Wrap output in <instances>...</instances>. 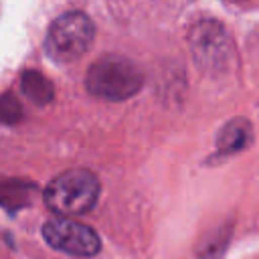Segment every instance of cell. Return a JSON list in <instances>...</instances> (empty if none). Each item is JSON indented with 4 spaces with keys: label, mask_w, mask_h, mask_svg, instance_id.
I'll use <instances>...</instances> for the list:
<instances>
[{
    "label": "cell",
    "mask_w": 259,
    "mask_h": 259,
    "mask_svg": "<svg viewBox=\"0 0 259 259\" xmlns=\"http://www.w3.org/2000/svg\"><path fill=\"white\" fill-rule=\"evenodd\" d=\"M99 178L85 168H71L49 182L45 188V204L63 219L91 210L99 198Z\"/></svg>",
    "instance_id": "obj_1"
},
{
    "label": "cell",
    "mask_w": 259,
    "mask_h": 259,
    "mask_svg": "<svg viewBox=\"0 0 259 259\" xmlns=\"http://www.w3.org/2000/svg\"><path fill=\"white\" fill-rule=\"evenodd\" d=\"M87 91L109 101H123L136 95L144 85V73L136 63L119 55L97 59L85 77Z\"/></svg>",
    "instance_id": "obj_2"
},
{
    "label": "cell",
    "mask_w": 259,
    "mask_h": 259,
    "mask_svg": "<svg viewBox=\"0 0 259 259\" xmlns=\"http://www.w3.org/2000/svg\"><path fill=\"white\" fill-rule=\"evenodd\" d=\"M95 36V24L85 12H65L49 26L45 49L57 63H71L87 53Z\"/></svg>",
    "instance_id": "obj_3"
},
{
    "label": "cell",
    "mask_w": 259,
    "mask_h": 259,
    "mask_svg": "<svg viewBox=\"0 0 259 259\" xmlns=\"http://www.w3.org/2000/svg\"><path fill=\"white\" fill-rule=\"evenodd\" d=\"M188 47L204 73H225L235 59L233 40L217 20H198L188 32Z\"/></svg>",
    "instance_id": "obj_4"
},
{
    "label": "cell",
    "mask_w": 259,
    "mask_h": 259,
    "mask_svg": "<svg viewBox=\"0 0 259 259\" xmlns=\"http://www.w3.org/2000/svg\"><path fill=\"white\" fill-rule=\"evenodd\" d=\"M42 237L51 247L77 257H91L101 249L99 235L91 227L73 219L57 217L47 221L42 225Z\"/></svg>",
    "instance_id": "obj_5"
},
{
    "label": "cell",
    "mask_w": 259,
    "mask_h": 259,
    "mask_svg": "<svg viewBox=\"0 0 259 259\" xmlns=\"http://www.w3.org/2000/svg\"><path fill=\"white\" fill-rule=\"evenodd\" d=\"M253 140V130L251 123L245 117H233L227 121L219 136H217V148L221 154H235L243 148H247Z\"/></svg>",
    "instance_id": "obj_6"
},
{
    "label": "cell",
    "mask_w": 259,
    "mask_h": 259,
    "mask_svg": "<svg viewBox=\"0 0 259 259\" xmlns=\"http://www.w3.org/2000/svg\"><path fill=\"white\" fill-rule=\"evenodd\" d=\"M36 186L26 182V180H16V178H2L0 180V204L4 208H20L30 204L34 198Z\"/></svg>",
    "instance_id": "obj_7"
},
{
    "label": "cell",
    "mask_w": 259,
    "mask_h": 259,
    "mask_svg": "<svg viewBox=\"0 0 259 259\" xmlns=\"http://www.w3.org/2000/svg\"><path fill=\"white\" fill-rule=\"evenodd\" d=\"M20 87H22V93L36 105H47L55 95L51 81L38 71H24L20 77Z\"/></svg>",
    "instance_id": "obj_8"
},
{
    "label": "cell",
    "mask_w": 259,
    "mask_h": 259,
    "mask_svg": "<svg viewBox=\"0 0 259 259\" xmlns=\"http://www.w3.org/2000/svg\"><path fill=\"white\" fill-rule=\"evenodd\" d=\"M20 103L12 95L0 97V121L2 123H14L20 119Z\"/></svg>",
    "instance_id": "obj_9"
}]
</instances>
